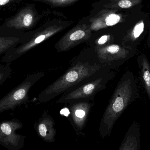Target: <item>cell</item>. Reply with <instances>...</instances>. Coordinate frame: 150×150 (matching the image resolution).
<instances>
[{
  "instance_id": "obj_2",
  "label": "cell",
  "mask_w": 150,
  "mask_h": 150,
  "mask_svg": "<svg viewBox=\"0 0 150 150\" xmlns=\"http://www.w3.org/2000/svg\"><path fill=\"white\" fill-rule=\"evenodd\" d=\"M106 69L111 70L99 61L81 60L74 62L61 76L40 93L37 99V103H47L85 82Z\"/></svg>"
},
{
  "instance_id": "obj_17",
  "label": "cell",
  "mask_w": 150,
  "mask_h": 150,
  "mask_svg": "<svg viewBox=\"0 0 150 150\" xmlns=\"http://www.w3.org/2000/svg\"><path fill=\"white\" fill-rule=\"evenodd\" d=\"M45 38V35H40L39 37H38L37 38L35 39V42L36 44H38L40 42H42Z\"/></svg>"
},
{
  "instance_id": "obj_1",
  "label": "cell",
  "mask_w": 150,
  "mask_h": 150,
  "mask_svg": "<svg viewBox=\"0 0 150 150\" xmlns=\"http://www.w3.org/2000/svg\"><path fill=\"white\" fill-rule=\"evenodd\" d=\"M140 97L135 76L127 70L117 83L101 118L98 131L102 139L111 135L117 120L130 104Z\"/></svg>"
},
{
  "instance_id": "obj_18",
  "label": "cell",
  "mask_w": 150,
  "mask_h": 150,
  "mask_svg": "<svg viewBox=\"0 0 150 150\" xmlns=\"http://www.w3.org/2000/svg\"><path fill=\"white\" fill-rule=\"evenodd\" d=\"M9 0H0V5H3L8 3Z\"/></svg>"
},
{
  "instance_id": "obj_13",
  "label": "cell",
  "mask_w": 150,
  "mask_h": 150,
  "mask_svg": "<svg viewBox=\"0 0 150 150\" xmlns=\"http://www.w3.org/2000/svg\"><path fill=\"white\" fill-rule=\"evenodd\" d=\"M141 0H121L118 3V5L122 9H128L139 4Z\"/></svg>"
},
{
  "instance_id": "obj_14",
  "label": "cell",
  "mask_w": 150,
  "mask_h": 150,
  "mask_svg": "<svg viewBox=\"0 0 150 150\" xmlns=\"http://www.w3.org/2000/svg\"><path fill=\"white\" fill-rule=\"evenodd\" d=\"M85 35L84 32L81 30L76 31L70 36V39L72 41L78 40L82 38Z\"/></svg>"
},
{
  "instance_id": "obj_7",
  "label": "cell",
  "mask_w": 150,
  "mask_h": 150,
  "mask_svg": "<svg viewBox=\"0 0 150 150\" xmlns=\"http://www.w3.org/2000/svg\"><path fill=\"white\" fill-rule=\"evenodd\" d=\"M55 123L52 117L45 112L34 124V129L38 136L46 142L52 143L55 141L56 130Z\"/></svg>"
},
{
  "instance_id": "obj_4",
  "label": "cell",
  "mask_w": 150,
  "mask_h": 150,
  "mask_svg": "<svg viewBox=\"0 0 150 150\" xmlns=\"http://www.w3.org/2000/svg\"><path fill=\"white\" fill-rule=\"evenodd\" d=\"M45 75V72L39 71L29 75L22 82L1 99L0 114L9 110L14 111L18 107L30 102L28 94L30 90Z\"/></svg>"
},
{
  "instance_id": "obj_8",
  "label": "cell",
  "mask_w": 150,
  "mask_h": 150,
  "mask_svg": "<svg viewBox=\"0 0 150 150\" xmlns=\"http://www.w3.org/2000/svg\"><path fill=\"white\" fill-rule=\"evenodd\" d=\"M141 149L140 126L135 121L125 134L119 150H140Z\"/></svg>"
},
{
  "instance_id": "obj_16",
  "label": "cell",
  "mask_w": 150,
  "mask_h": 150,
  "mask_svg": "<svg viewBox=\"0 0 150 150\" xmlns=\"http://www.w3.org/2000/svg\"><path fill=\"white\" fill-rule=\"evenodd\" d=\"M108 40V36L107 35H104V36L101 37L99 40L98 43L99 45H103L107 42Z\"/></svg>"
},
{
  "instance_id": "obj_10",
  "label": "cell",
  "mask_w": 150,
  "mask_h": 150,
  "mask_svg": "<svg viewBox=\"0 0 150 150\" xmlns=\"http://www.w3.org/2000/svg\"><path fill=\"white\" fill-rule=\"evenodd\" d=\"M12 73V70L10 63L5 65L0 64V86L10 77Z\"/></svg>"
},
{
  "instance_id": "obj_15",
  "label": "cell",
  "mask_w": 150,
  "mask_h": 150,
  "mask_svg": "<svg viewBox=\"0 0 150 150\" xmlns=\"http://www.w3.org/2000/svg\"><path fill=\"white\" fill-rule=\"evenodd\" d=\"M33 16L30 14H26L24 17L23 23L25 26H28L30 25L32 22Z\"/></svg>"
},
{
  "instance_id": "obj_5",
  "label": "cell",
  "mask_w": 150,
  "mask_h": 150,
  "mask_svg": "<svg viewBox=\"0 0 150 150\" xmlns=\"http://www.w3.org/2000/svg\"><path fill=\"white\" fill-rule=\"evenodd\" d=\"M23 127L20 120L15 119L0 122V145L8 150H19L24 146L26 136L16 134Z\"/></svg>"
},
{
  "instance_id": "obj_11",
  "label": "cell",
  "mask_w": 150,
  "mask_h": 150,
  "mask_svg": "<svg viewBox=\"0 0 150 150\" xmlns=\"http://www.w3.org/2000/svg\"><path fill=\"white\" fill-rule=\"evenodd\" d=\"M144 24L143 21L137 23L133 29L131 33V38L132 39L134 40L137 39L141 35L144 30Z\"/></svg>"
},
{
  "instance_id": "obj_6",
  "label": "cell",
  "mask_w": 150,
  "mask_h": 150,
  "mask_svg": "<svg viewBox=\"0 0 150 150\" xmlns=\"http://www.w3.org/2000/svg\"><path fill=\"white\" fill-rule=\"evenodd\" d=\"M69 106V121L77 135L83 133L91 109L93 106L90 101H79L70 104Z\"/></svg>"
},
{
  "instance_id": "obj_3",
  "label": "cell",
  "mask_w": 150,
  "mask_h": 150,
  "mask_svg": "<svg viewBox=\"0 0 150 150\" xmlns=\"http://www.w3.org/2000/svg\"><path fill=\"white\" fill-rule=\"evenodd\" d=\"M115 75L112 70H105L85 82L61 95L56 104L69 105L79 101H92L98 92L106 88L107 85Z\"/></svg>"
},
{
  "instance_id": "obj_9",
  "label": "cell",
  "mask_w": 150,
  "mask_h": 150,
  "mask_svg": "<svg viewBox=\"0 0 150 150\" xmlns=\"http://www.w3.org/2000/svg\"><path fill=\"white\" fill-rule=\"evenodd\" d=\"M137 60L141 82L150 101V63L144 55L139 56Z\"/></svg>"
},
{
  "instance_id": "obj_12",
  "label": "cell",
  "mask_w": 150,
  "mask_h": 150,
  "mask_svg": "<svg viewBox=\"0 0 150 150\" xmlns=\"http://www.w3.org/2000/svg\"><path fill=\"white\" fill-rule=\"evenodd\" d=\"M120 18V16L117 14H111L106 18V24L108 26L114 25L119 23Z\"/></svg>"
}]
</instances>
